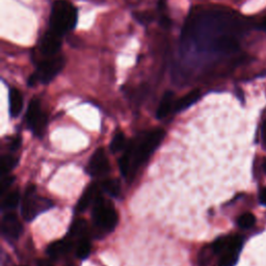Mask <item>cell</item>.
Here are the masks:
<instances>
[{"instance_id": "obj_1", "label": "cell", "mask_w": 266, "mask_h": 266, "mask_svg": "<svg viewBox=\"0 0 266 266\" xmlns=\"http://www.w3.org/2000/svg\"><path fill=\"white\" fill-rule=\"evenodd\" d=\"M242 25L230 12L203 10L190 16L182 32V45H194L198 52L228 56L239 48Z\"/></svg>"}, {"instance_id": "obj_2", "label": "cell", "mask_w": 266, "mask_h": 266, "mask_svg": "<svg viewBox=\"0 0 266 266\" xmlns=\"http://www.w3.org/2000/svg\"><path fill=\"white\" fill-rule=\"evenodd\" d=\"M166 133L162 129H155L144 133L136 142L127 146L125 152L130 157V174L134 172L146 162L162 142Z\"/></svg>"}, {"instance_id": "obj_3", "label": "cell", "mask_w": 266, "mask_h": 266, "mask_svg": "<svg viewBox=\"0 0 266 266\" xmlns=\"http://www.w3.org/2000/svg\"><path fill=\"white\" fill-rule=\"evenodd\" d=\"M78 21L77 8L69 0H56L50 12V30L60 36L76 28Z\"/></svg>"}, {"instance_id": "obj_4", "label": "cell", "mask_w": 266, "mask_h": 266, "mask_svg": "<svg viewBox=\"0 0 266 266\" xmlns=\"http://www.w3.org/2000/svg\"><path fill=\"white\" fill-rule=\"evenodd\" d=\"M64 64L66 60L62 56L47 58L45 60L38 64L36 71L28 78V86H34L38 82H42L44 84H49L56 78V75H58V73H60Z\"/></svg>"}, {"instance_id": "obj_5", "label": "cell", "mask_w": 266, "mask_h": 266, "mask_svg": "<svg viewBox=\"0 0 266 266\" xmlns=\"http://www.w3.org/2000/svg\"><path fill=\"white\" fill-rule=\"evenodd\" d=\"M92 208V218L99 230L112 232L118 224V214L114 206L99 196Z\"/></svg>"}, {"instance_id": "obj_6", "label": "cell", "mask_w": 266, "mask_h": 266, "mask_svg": "<svg viewBox=\"0 0 266 266\" xmlns=\"http://www.w3.org/2000/svg\"><path fill=\"white\" fill-rule=\"evenodd\" d=\"M52 207L50 200L36 194L34 186H30L26 190L22 201V216L25 220L30 222L40 214Z\"/></svg>"}, {"instance_id": "obj_7", "label": "cell", "mask_w": 266, "mask_h": 266, "mask_svg": "<svg viewBox=\"0 0 266 266\" xmlns=\"http://www.w3.org/2000/svg\"><path fill=\"white\" fill-rule=\"evenodd\" d=\"M26 124L38 136H42L47 125V116L41 110V104L38 99H32L26 112Z\"/></svg>"}, {"instance_id": "obj_8", "label": "cell", "mask_w": 266, "mask_h": 266, "mask_svg": "<svg viewBox=\"0 0 266 266\" xmlns=\"http://www.w3.org/2000/svg\"><path fill=\"white\" fill-rule=\"evenodd\" d=\"M110 170V160L103 148L98 149L90 159L88 170L92 177H102L108 174Z\"/></svg>"}, {"instance_id": "obj_9", "label": "cell", "mask_w": 266, "mask_h": 266, "mask_svg": "<svg viewBox=\"0 0 266 266\" xmlns=\"http://www.w3.org/2000/svg\"><path fill=\"white\" fill-rule=\"evenodd\" d=\"M40 51L46 58L58 56L62 47V36L49 28L40 41Z\"/></svg>"}, {"instance_id": "obj_10", "label": "cell", "mask_w": 266, "mask_h": 266, "mask_svg": "<svg viewBox=\"0 0 266 266\" xmlns=\"http://www.w3.org/2000/svg\"><path fill=\"white\" fill-rule=\"evenodd\" d=\"M242 238L233 236L229 238L227 248L224 250L220 258V266H234L238 260L239 252L242 248Z\"/></svg>"}, {"instance_id": "obj_11", "label": "cell", "mask_w": 266, "mask_h": 266, "mask_svg": "<svg viewBox=\"0 0 266 266\" xmlns=\"http://www.w3.org/2000/svg\"><path fill=\"white\" fill-rule=\"evenodd\" d=\"M2 229L4 235L8 239L19 238L23 231L21 222L14 214H8L4 216L2 222Z\"/></svg>"}, {"instance_id": "obj_12", "label": "cell", "mask_w": 266, "mask_h": 266, "mask_svg": "<svg viewBox=\"0 0 266 266\" xmlns=\"http://www.w3.org/2000/svg\"><path fill=\"white\" fill-rule=\"evenodd\" d=\"M100 194L98 192L97 184H90L82 194L80 200L78 201L76 211L77 212L86 211L90 205H94V203L96 202V200L98 198Z\"/></svg>"}, {"instance_id": "obj_13", "label": "cell", "mask_w": 266, "mask_h": 266, "mask_svg": "<svg viewBox=\"0 0 266 266\" xmlns=\"http://www.w3.org/2000/svg\"><path fill=\"white\" fill-rule=\"evenodd\" d=\"M73 246L72 242L69 239H62V240H58L52 242L47 248V254L52 259H58L62 256L69 252Z\"/></svg>"}, {"instance_id": "obj_14", "label": "cell", "mask_w": 266, "mask_h": 266, "mask_svg": "<svg viewBox=\"0 0 266 266\" xmlns=\"http://www.w3.org/2000/svg\"><path fill=\"white\" fill-rule=\"evenodd\" d=\"M10 114L12 118L18 116L23 110V96L18 88H12L10 90Z\"/></svg>"}, {"instance_id": "obj_15", "label": "cell", "mask_w": 266, "mask_h": 266, "mask_svg": "<svg viewBox=\"0 0 266 266\" xmlns=\"http://www.w3.org/2000/svg\"><path fill=\"white\" fill-rule=\"evenodd\" d=\"M174 97L175 95L172 90H168L164 92L160 102H159L158 108L156 112L157 118L162 120L168 116V114L172 108V104H174Z\"/></svg>"}, {"instance_id": "obj_16", "label": "cell", "mask_w": 266, "mask_h": 266, "mask_svg": "<svg viewBox=\"0 0 266 266\" xmlns=\"http://www.w3.org/2000/svg\"><path fill=\"white\" fill-rule=\"evenodd\" d=\"M202 94L200 90H194L190 92L188 94H186L182 98H180L176 103H175V112H181L184 110H188L190 108L192 105H194L196 102H198L201 98Z\"/></svg>"}, {"instance_id": "obj_17", "label": "cell", "mask_w": 266, "mask_h": 266, "mask_svg": "<svg viewBox=\"0 0 266 266\" xmlns=\"http://www.w3.org/2000/svg\"><path fill=\"white\" fill-rule=\"evenodd\" d=\"M17 164V159L12 155H4L0 159V176L8 175V172Z\"/></svg>"}, {"instance_id": "obj_18", "label": "cell", "mask_w": 266, "mask_h": 266, "mask_svg": "<svg viewBox=\"0 0 266 266\" xmlns=\"http://www.w3.org/2000/svg\"><path fill=\"white\" fill-rule=\"evenodd\" d=\"M127 148L126 146V138L123 132H118L114 134L112 142H110V151L116 154L123 151Z\"/></svg>"}, {"instance_id": "obj_19", "label": "cell", "mask_w": 266, "mask_h": 266, "mask_svg": "<svg viewBox=\"0 0 266 266\" xmlns=\"http://www.w3.org/2000/svg\"><path fill=\"white\" fill-rule=\"evenodd\" d=\"M102 188L103 190L108 194L112 196H118L120 192H121V185H120V182L114 179H108L102 182Z\"/></svg>"}, {"instance_id": "obj_20", "label": "cell", "mask_w": 266, "mask_h": 266, "mask_svg": "<svg viewBox=\"0 0 266 266\" xmlns=\"http://www.w3.org/2000/svg\"><path fill=\"white\" fill-rule=\"evenodd\" d=\"M20 202V194L19 190H12L8 192L2 202V209L12 210L15 209Z\"/></svg>"}, {"instance_id": "obj_21", "label": "cell", "mask_w": 266, "mask_h": 266, "mask_svg": "<svg viewBox=\"0 0 266 266\" xmlns=\"http://www.w3.org/2000/svg\"><path fill=\"white\" fill-rule=\"evenodd\" d=\"M88 222L84 220H76L70 228V233L73 237H84L88 232Z\"/></svg>"}, {"instance_id": "obj_22", "label": "cell", "mask_w": 266, "mask_h": 266, "mask_svg": "<svg viewBox=\"0 0 266 266\" xmlns=\"http://www.w3.org/2000/svg\"><path fill=\"white\" fill-rule=\"evenodd\" d=\"M237 222H238L239 227H240L242 229H250L255 224L256 218L254 214H250V212H246V214H244L242 216H239Z\"/></svg>"}, {"instance_id": "obj_23", "label": "cell", "mask_w": 266, "mask_h": 266, "mask_svg": "<svg viewBox=\"0 0 266 266\" xmlns=\"http://www.w3.org/2000/svg\"><path fill=\"white\" fill-rule=\"evenodd\" d=\"M90 252V244L86 239H82L80 242L78 244L76 248V255L79 259H86L88 257Z\"/></svg>"}, {"instance_id": "obj_24", "label": "cell", "mask_w": 266, "mask_h": 266, "mask_svg": "<svg viewBox=\"0 0 266 266\" xmlns=\"http://www.w3.org/2000/svg\"><path fill=\"white\" fill-rule=\"evenodd\" d=\"M228 242H229V238H226V237H220L218 239H216V240L214 242V244H212L211 248H212V252H214V254H222L224 250H226V248H227L228 246Z\"/></svg>"}, {"instance_id": "obj_25", "label": "cell", "mask_w": 266, "mask_h": 266, "mask_svg": "<svg viewBox=\"0 0 266 266\" xmlns=\"http://www.w3.org/2000/svg\"><path fill=\"white\" fill-rule=\"evenodd\" d=\"M15 177L14 176H4L2 177V180H0V194L4 196L10 188V186L14 182Z\"/></svg>"}, {"instance_id": "obj_26", "label": "cell", "mask_w": 266, "mask_h": 266, "mask_svg": "<svg viewBox=\"0 0 266 266\" xmlns=\"http://www.w3.org/2000/svg\"><path fill=\"white\" fill-rule=\"evenodd\" d=\"M134 18L138 19L142 24H147L153 21V16L150 14V12H136Z\"/></svg>"}, {"instance_id": "obj_27", "label": "cell", "mask_w": 266, "mask_h": 266, "mask_svg": "<svg viewBox=\"0 0 266 266\" xmlns=\"http://www.w3.org/2000/svg\"><path fill=\"white\" fill-rule=\"evenodd\" d=\"M209 260H210V254L207 248H204L201 252H200V256H198V262L200 265L201 266H206L207 264H209Z\"/></svg>"}, {"instance_id": "obj_28", "label": "cell", "mask_w": 266, "mask_h": 266, "mask_svg": "<svg viewBox=\"0 0 266 266\" xmlns=\"http://www.w3.org/2000/svg\"><path fill=\"white\" fill-rule=\"evenodd\" d=\"M20 144H21V138L20 136H15L14 138H12L10 142V149L12 151H16L19 149L20 147Z\"/></svg>"}, {"instance_id": "obj_29", "label": "cell", "mask_w": 266, "mask_h": 266, "mask_svg": "<svg viewBox=\"0 0 266 266\" xmlns=\"http://www.w3.org/2000/svg\"><path fill=\"white\" fill-rule=\"evenodd\" d=\"M259 201L262 205L266 206V188H264L261 192H260V196H259Z\"/></svg>"}, {"instance_id": "obj_30", "label": "cell", "mask_w": 266, "mask_h": 266, "mask_svg": "<svg viewBox=\"0 0 266 266\" xmlns=\"http://www.w3.org/2000/svg\"><path fill=\"white\" fill-rule=\"evenodd\" d=\"M262 140H263L264 147L266 149V121L262 125Z\"/></svg>"}, {"instance_id": "obj_31", "label": "cell", "mask_w": 266, "mask_h": 266, "mask_svg": "<svg viewBox=\"0 0 266 266\" xmlns=\"http://www.w3.org/2000/svg\"><path fill=\"white\" fill-rule=\"evenodd\" d=\"M38 266H51L48 261H38Z\"/></svg>"}, {"instance_id": "obj_32", "label": "cell", "mask_w": 266, "mask_h": 266, "mask_svg": "<svg viewBox=\"0 0 266 266\" xmlns=\"http://www.w3.org/2000/svg\"><path fill=\"white\" fill-rule=\"evenodd\" d=\"M263 168H264V170H265V172H266V159H265L264 162H263Z\"/></svg>"}, {"instance_id": "obj_33", "label": "cell", "mask_w": 266, "mask_h": 266, "mask_svg": "<svg viewBox=\"0 0 266 266\" xmlns=\"http://www.w3.org/2000/svg\"><path fill=\"white\" fill-rule=\"evenodd\" d=\"M263 28L266 30V19H265L264 22H263Z\"/></svg>"}]
</instances>
